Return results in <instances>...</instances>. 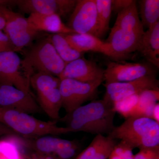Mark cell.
<instances>
[{
  "label": "cell",
  "mask_w": 159,
  "mask_h": 159,
  "mask_svg": "<svg viewBox=\"0 0 159 159\" xmlns=\"http://www.w3.org/2000/svg\"><path fill=\"white\" fill-rule=\"evenodd\" d=\"M116 112L113 105L105 100H94L66 114L59 121L70 132H84L92 134H107L113 130Z\"/></svg>",
  "instance_id": "obj_1"
},
{
  "label": "cell",
  "mask_w": 159,
  "mask_h": 159,
  "mask_svg": "<svg viewBox=\"0 0 159 159\" xmlns=\"http://www.w3.org/2000/svg\"><path fill=\"white\" fill-rule=\"evenodd\" d=\"M107 136L120 139L133 149L154 147L159 145V123L150 118L129 117Z\"/></svg>",
  "instance_id": "obj_2"
},
{
  "label": "cell",
  "mask_w": 159,
  "mask_h": 159,
  "mask_svg": "<svg viewBox=\"0 0 159 159\" xmlns=\"http://www.w3.org/2000/svg\"><path fill=\"white\" fill-rule=\"evenodd\" d=\"M57 122L42 121L23 112L0 107V123L24 136L40 137L71 133L67 127L58 126Z\"/></svg>",
  "instance_id": "obj_3"
},
{
  "label": "cell",
  "mask_w": 159,
  "mask_h": 159,
  "mask_svg": "<svg viewBox=\"0 0 159 159\" xmlns=\"http://www.w3.org/2000/svg\"><path fill=\"white\" fill-rule=\"evenodd\" d=\"M23 66L31 77L34 71L59 77L66 63L60 57L50 37L39 40L22 59Z\"/></svg>",
  "instance_id": "obj_4"
},
{
  "label": "cell",
  "mask_w": 159,
  "mask_h": 159,
  "mask_svg": "<svg viewBox=\"0 0 159 159\" xmlns=\"http://www.w3.org/2000/svg\"><path fill=\"white\" fill-rule=\"evenodd\" d=\"M59 77L38 72L30 77V84L36 92L39 104L42 110L54 121L60 119V111L62 107Z\"/></svg>",
  "instance_id": "obj_5"
},
{
  "label": "cell",
  "mask_w": 159,
  "mask_h": 159,
  "mask_svg": "<svg viewBox=\"0 0 159 159\" xmlns=\"http://www.w3.org/2000/svg\"><path fill=\"white\" fill-rule=\"evenodd\" d=\"M0 10L6 20L5 33L10 39L17 51L29 46L37 37L39 32L20 13L0 4Z\"/></svg>",
  "instance_id": "obj_6"
},
{
  "label": "cell",
  "mask_w": 159,
  "mask_h": 159,
  "mask_svg": "<svg viewBox=\"0 0 159 159\" xmlns=\"http://www.w3.org/2000/svg\"><path fill=\"white\" fill-rule=\"evenodd\" d=\"M103 80L92 83H83L70 79L61 80L59 90L62 107L70 113L97 94L98 89Z\"/></svg>",
  "instance_id": "obj_7"
},
{
  "label": "cell",
  "mask_w": 159,
  "mask_h": 159,
  "mask_svg": "<svg viewBox=\"0 0 159 159\" xmlns=\"http://www.w3.org/2000/svg\"><path fill=\"white\" fill-rule=\"evenodd\" d=\"M30 79L23 66L22 59L16 52L0 53V84L13 86L31 93Z\"/></svg>",
  "instance_id": "obj_8"
},
{
  "label": "cell",
  "mask_w": 159,
  "mask_h": 159,
  "mask_svg": "<svg viewBox=\"0 0 159 159\" xmlns=\"http://www.w3.org/2000/svg\"><path fill=\"white\" fill-rule=\"evenodd\" d=\"M154 66L150 63L115 61L109 63L104 70L105 84L133 81L142 77L156 76Z\"/></svg>",
  "instance_id": "obj_9"
},
{
  "label": "cell",
  "mask_w": 159,
  "mask_h": 159,
  "mask_svg": "<svg viewBox=\"0 0 159 159\" xmlns=\"http://www.w3.org/2000/svg\"><path fill=\"white\" fill-rule=\"evenodd\" d=\"M67 26L75 33L90 34L98 38L96 0H77Z\"/></svg>",
  "instance_id": "obj_10"
},
{
  "label": "cell",
  "mask_w": 159,
  "mask_h": 159,
  "mask_svg": "<svg viewBox=\"0 0 159 159\" xmlns=\"http://www.w3.org/2000/svg\"><path fill=\"white\" fill-rule=\"evenodd\" d=\"M159 80L156 76H146L133 81L104 84L106 89L103 100L114 103L148 90L158 89Z\"/></svg>",
  "instance_id": "obj_11"
},
{
  "label": "cell",
  "mask_w": 159,
  "mask_h": 159,
  "mask_svg": "<svg viewBox=\"0 0 159 159\" xmlns=\"http://www.w3.org/2000/svg\"><path fill=\"white\" fill-rule=\"evenodd\" d=\"M0 107L11 109L30 115L43 112L32 93L5 84H0Z\"/></svg>",
  "instance_id": "obj_12"
},
{
  "label": "cell",
  "mask_w": 159,
  "mask_h": 159,
  "mask_svg": "<svg viewBox=\"0 0 159 159\" xmlns=\"http://www.w3.org/2000/svg\"><path fill=\"white\" fill-rule=\"evenodd\" d=\"M77 0H17L16 6L27 14H56L66 17L72 13Z\"/></svg>",
  "instance_id": "obj_13"
},
{
  "label": "cell",
  "mask_w": 159,
  "mask_h": 159,
  "mask_svg": "<svg viewBox=\"0 0 159 159\" xmlns=\"http://www.w3.org/2000/svg\"><path fill=\"white\" fill-rule=\"evenodd\" d=\"M104 70L95 61L81 57L67 63L58 77L60 80L70 79L86 83L103 81Z\"/></svg>",
  "instance_id": "obj_14"
},
{
  "label": "cell",
  "mask_w": 159,
  "mask_h": 159,
  "mask_svg": "<svg viewBox=\"0 0 159 159\" xmlns=\"http://www.w3.org/2000/svg\"><path fill=\"white\" fill-rule=\"evenodd\" d=\"M143 34L114 26L106 42L110 46L116 59H122L131 53L139 51Z\"/></svg>",
  "instance_id": "obj_15"
},
{
  "label": "cell",
  "mask_w": 159,
  "mask_h": 159,
  "mask_svg": "<svg viewBox=\"0 0 159 159\" xmlns=\"http://www.w3.org/2000/svg\"><path fill=\"white\" fill-rule=\"evenodd\" d=\"M63 34L70 46L80 53L83 54L84 52L93 51L102 53L116 59L108 43L102 41L96 36L77 33Z\"/></svg>",
  "instance_id": "obj_16"
},
{
  "label": "cell",
  "mask_w": 159,
  "mask_h": 159,
  "mask_svg": "<svg viewBox=\"0 0 159 159\" xmlns=\"http://www.w3.org/2000/svg\"><path fill=\"white\" fill-rule=\"evenodd\" d=\"M28 20L37 31L51 32L53 34H68L75 33L64 24L60 16L56 14L32 13Z\"/></svg>",
  "instance_id": "obj_17"
},
{
  "label": "cell",
  "mask_w": 159,
  "mask_h": 159,
  "mask_svg": "<svg viewBox=\"0 0 159 159\" xmlns=\"http://www.w3.org/2000/svg\"><path fill=\"white\" fill-rule=\"evenodd\" d=\"M117 141L104 135L97 134L76 159H107Z\"/></svg>",
  "instance_id": "obj_18"
},
{
  "label": "cell",
  "mask_w": 159,
  "mask_h": 159,
  "mask_svg": "<svg viewBox=\"0 0 159 159\" xmlns=\"http://www.w3.org/2000/svg\"><path fill=\"white\" fill-rule=\"evenodd\" d=\"M157 68L159 67V21L144 32L139 50Z\"/></svg>",
  "instance_id": "obj_19"
},
{
  "label": "cell",
  "mask_w": 159,
  "mask_h": 159,
  "mask_svg": "<svg viewBox=\"0 0 159 159\" xmlns=\"http://www.w3.org/2000/svg\"><path fill=\"white\" fill-rule=\"evenodd\" d=\"M159 98V89L142 92L139 94L135 104L127 112L124 118L145 117L152 119V111Z\"/></svg>",
  "instance_id": "obj_20"
},
{
  "label": "cell",
  "mask_w": 159,
  "mask_h": 159,
  "mask_svg": "<svg viewBox=\"0 0 159 159\" xmlns=\"http://www.w3.org/2000/svg\"><path fill=\"white\" fill-rule=\"evenodd\" d=\"M114 26L122 30L144 34V28L137 9L136 1H133L130 5L118 13Z\"/></svg>",
  "instance_id": "obj_21"
},
{
  "label": "cell",
  "mask_w": 159,
  "mask_h": 159,
  "mask_svg": "<svg viewBox=\"0 0 159 159\" xmlns=\"http://www.w3.org/2000/svg\"><path fill=\"white\" fill-rule=\"evenodd\" d=\"M34 147L40 152L44 153H55L79 147L76 141H70L46 135L36 139L33 143Z\"/></svg>",
  "instance_id": "obj_22"
},
{
  "label": "cell",
  "mask_w": 159,
  "mask_h": 159,
  "mask_svg": "<svg viewBox=\"0 0 159 159\" xmlns=\"http://www.w3.org/2000/svg\"><path fill=\"white\" fill-rule=\"evenodd\" d=\"M57 54L66 63L70 62L81 57L82 53L73 48L63 34H53L49 36Z\"/></svg>",
  "instance_id": "obj_23"
},
{
  "label": "cell",
  "mask_w": 159,
  "mask_h": 159,
  "mask_svg": "<svg viewBox=\"0 0 159 159\" xmlns=\"http://www.w3.org/2000/svg\"><path fill=\"white\" fill-rule=\"evenodd\" d=\"M139 3L143 28L148 29L159 22V0H141Z\"/></svg>",
  "instance_id": "obj_24"
},
{
  "label": "cell",
  "mask_w": 159,
  "mask_h": 159,
  "mask_svg": "<svg viewBox=\"0 0 159 159\" xmlns=\"http://www.w3.org/2000/svg\"><path fill=\"white\" fill-rule=\"evenodd\" d=\"M98 15V38L104 36L109 29L111 0H96Z\"/></svg>",
  "instance_id": "obj_25"
},
{
  "label": "cell",
  "mask_w": 159,
  "mask_h": 159,
  "mask_svg": "<svg viewBox=\"0 0 159 159\" xmlns=\"http://www.w3.org/2000/svg\"><path fill=\"white\" fill-rule=\"evenodd\" d=\"M133 148L121 141L115 146L108 159H134Z\"/></svg>",
  "instance_id": "obj_26"
},
{
  "label": "cell",
  "mask_w": 159,
  "mask_h": 159,
  "mask_svg": "<svg viewBox=\"0 0 159 159\" xmlns=\"http://www.w3.org/2000/svg\"><path fill=\"white\" fill-rule=\"evenodd\" d=\"M134 155V159H159V145L141 148Z\"/></svg>",
  "instance_id": "obj_27"
},
{
  "label": "cell",
  "mask_w": 159,
  "mask_h": 159,
  "mask_svg": "<svg viewBox=\"0 0 159 159\" xmlns=\"http://www.w3.org/2000/svg\"><path fill=\"white\" fill-rule=\"evenodd\" d=\"M16 51L17 50L8 35L0 30V53Z\"/></svg>",
  "instance_id": "obj_28"
},
{
  "label": "cell",
  "mask_w": 159,
  "mask_h": 159,
  "mask_svg": "<svg viewBox=\"0 0 159 159\" xmlns=\"http://www.w3.org/2000/svg\"><path fill=\"white\" fill-rule=\"evenodd\" d=\"M133 0H111L112 11L119 13L130 5Z\"/></svg>",
  "instance_id": "obj_29"
},
{
  "label": "cell",
  "mask_w": 159,
  "mask_h": 159,
  "mask_svg": "<svg viewBox=\"0 0 159 159\" xmlns=\"http://www.w3.org/2000/svg\"><path fill=\"white\" fill-rule=\"evenodd\" d=\"M159 104L158 102L156 104L155 106L153 109V111H152V119L157 122L158 123H159Z\"/></svg>",
  "instance_id": "obj_30"
},
{
  "label": "cell",
  "mask_w": 159,
  "mask_h": 159,
  "mask_svg": "<svg viewBox=\"0 0 159 159\" xmlns=\"http://www.w3.org/2000/svg\"><path fill=\"white\" fill-rule=\"evenodd\" d=\"M11 133H12V131L10 130L9 128L3 124L0 123V135L5 134Z\"/></svg>",
  "instance_id": "obj_31"
},
{
  "label": "cell",
  "mask_w": 159,
  "mask_h": 159,
  "mask_svg": "<svg viewBox=\"0 0 159 159\" xmlns=\"http://www.w3.org/2000/svg\"><path fill=\"white\" fill-rule=\"evenodd\" d=\"M0 159H13L8 152L0 148Z\"/></svg>",
  "instance_id": "obj_32"
},
{
  "label": "cell",
  "mask_w": 159,
  "mask_h": 159,
  "mask_svg": "<svg viewBox=\"0 0 159 159\" xmlns=\"http://www.w3.org/2000/svg\"><path fill=\"white\" fill-rule=\"evenodd\" d=\"M6 25V20L0 10V30H4Z\"/></svg>",
  "instance_id": "obj_33"
}]
</instances>
